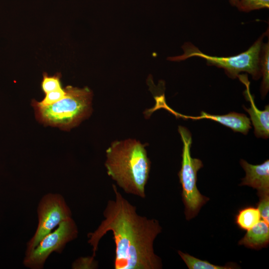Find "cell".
<instances>
[{"mask_svg":"<svg viewBox=\"0 0 269 269\" xmlns=\"http://www.w3.org/2000/svg\"><path fill=\"white\" fill-rule=\"evenodd\" d=\"M240 164L246 172L240 185H247L256 189L258 195L269 193V160L259 165H253L241 159Z\"/></svg>","mask_w":269,"mask_h":269,"instance_id":"obj_8","label":"cell"},{"mask_svg":"<svg viewBox=\"0 0 269 269\" xmlns=\"http://www.w3.org/2000/svg\"><path fill=\"white\" fill-rule=\"evenodd\" d=\"M178 253L189 269H231V266H220L213 265L208 261L201 260L180 251Z\"/></svg>","mask_w":269,"mask_h":269,"instance_id":"obj_14","label":"cell"},{"mask_svg":"<svg viewBox=\"0 0 269 269\" xmlns=\"http://www.w3.org/2000/svg\"><path fill=\"white\" fill-rule=\"evenodd\" d=\"M97 263L93 256L87 258H81L77 260L72 265L73 269H93L96 267Z\"/></svg>","mask_w":269,"mask_h":269,"instance_id":"obj_19","label":"cell"},{"mask_svg":"<svg viewBox=\"0 0 269 269\" xmlns=\"http://www.w3.org/2000/svg\"><path fill=\"white\" fill-rule=\"evenodd\" d=\"M66 94L58 102L40 107L32 105L41 123L68 131L78 125L92 112V92L88 88L65 87Z\"/></svg>","mask_w":269,"mask_h":269,"instance_id":"obj_3","label":"cell"},{"mask_svg":"<svg viewBox=\"0 0 269 269\" xmlns=\"http://www.w3.org/2000/svg\"><path fill=\"white\" fill-rule=\"evenodd\" d=\"M259 202L258 209L259 210L261 218L263 220L269 224V193L259 195Z\"/></svg>","mask_w":269,"mask_h":269,"instance_id":"obj_18","label":"cell"},{"mask_svg":"<svg viewBox=\"0 0 269 269\" xmlns=\"http://www.w3.org/2000/svg\"><path fill=\"white\" fill-rule=\"evenodd\" d=\"M107 174L127 193L144 198L150 169L145 145L135 139L113 142L106 150Z\"/></svg>","mask_w":269,"mask_h":269,"instance_id":"obj_2","label":"cell"},{"mask_svg":"<svg viewBox=\"0 0 269 269\" xmlns=\"http://www.w3.org/2000/svg\"><path fill=\"white\" fill-rule=\"evenodd\" d=\"M173 114L178 115L184 119L191 120L209 119L217 122L231 129L234 132H240L247 134L252 128L249 119L243 114L230 112L223 115H210L204 112H201L200 116H187L179 115L174 112Z\"/></svg>","mask_w":269,"mask_h":269,"instance_id":"obj_9","label":"cell"},{"mask_svg":"<svg viewBox=\"0 0 269 269\" xmlns=\"http://www.w3.org/2000/svg\"><path fill=\"white\" fill-rule=\"evenodd\" d=\"M261 220L258 208L247 207L240 210L236 217L238 226L244 230H249Z\"/></svg>","mask_w":269,"mask_h":269,"instance_id":"obj_12","label":"cell"},{"mask_svg":"<svg viewBox=\"0 0 269 269\" xmlns=\"http://www.w3.org/2000/svg\"><path fill=\"white\" fill-rule=\"evenodd\" d=\"M43 99L40 102L33 100L32 105H35L40 107H45L53 104L62 99L66 94V90L65 88H61L46 94Z\"/></svg>","mask_w":269,"mask_h":269,"instance_id":"obj_16","label":"cell"},{"mask_svg":"<svg viewBox=\"0 0 269 269\" xmlns=\"http://www.w3.org/2000/svg\"><path fill=\"white\" fill-rule=\"evenodd\" d=\"M260 64L261 76L263 80L261 87L262 98H264L269 90V42L262 44L260 55Z\"/></svg>","mask_w":269,"mask_h":269,"instance_id":"obj_13","label":"cell"},{"mask_svg":"<svg viewBox=\"0 0 269 269\" xmlns=\"http://www.w3.org/2000/svg\"><path fill=\"white\" fill-rule=\"evenodd\" d=\"M269 242V224L260 220L256 225L247 231L239 244L247 248L260 249L266 247Z\"/></svg>","mask_w":269,"mask_h":269,"instance_id":"obj_11","label":"cell"},{"mask_svg":"<svg viewBox=\"0 0 269 269\" xmlns=\"http://www.w3.org/2000/svg\"><path fill=\"white\" fill-rule=\"evenodd\" d=\"M241 81L246 86L247 90L245 92V96L250 102L251 107L243 108L249 113L251 120L254 127V133L257 137L268 138L269 136V107L267 105L265 110H260L256 107L254 98L252 97L249 90V82L245 79L243 76L240 77Z\"/></svg>","mask_w":269,"mask_h":269,"instance_id":"obj_10","label":"cell"},{"mask_svg":"<svg viewBox=\"0 0 269 269\" xmlns=\"http://www.w3.org/2000/svg\"><path fill=\"white\" fill-rule=\"evenodd\" d=\"M178 131L183 142L181 167L178 176L182 188L186 218L190 220L197 215L209 198L202 195L197 187V173L203 164L200 159L191 157V134L186 128L181 126Z\"/></svg>","mask_w":269,"mask_h":269,"instance_id":"obj_5","label":"cell"},{"mask_svg":"<svg viewBox=\"0 0 269 269\" xmlns=\"http://www.w3.org/2000/svg\"><path fill=\"white\" fill-rule=\"evenodd\" d=\"M239 0H229L230 3L233 6H236Z\"/></svg>","mask_w":269,"mask_h":269,"instance_id":"obj_20","label":"cell"},{"mask_svg":"<svg viewBox=\"0 0 269 269\" xmlns=\"http://www.w3.org/2000/svg\"><path fill=\"white\" fill-rule=\"evenodd\" d=\"M78 234L77 226L72 217L63 221L55 230L43 237L33 250L25 254L23 265L31 269H43L52 253H61L67 243L75 239Z\"/></svg>","mask_w":269,"mask_h":269,"instance_id":"obj_6","label":"cell"},{"mask_svg":"<svg viewBox=\"0 0 269 269\" xmlns=\"http://www.w3.org/2000/svg\"><path fill=\"white\" fill-rule=\"evenodd\" d=\"M61 74L57 73L55 75L49 76L47 73H44L41 82V89L45 94L61 89L62 88Z\"/></svg>","mask_w":269,"mask_h":269,"instance_id":"obj_15","label":"cell"},{"mask_svg":"<svg viewBox=\"0 0 269 269\" xmlns=\"http://www.w3.org/2000/svg\"><path fill=\"white\" fill-rule=\"evenodd\" d=\"M240 11L249 12L264 8H269V0H239L236 5Z\"/></svg>","mask_w":269,"mask_h":269,"instance_id":"obj_17","label":"cell"},{"mask_svg":"<svg viewBox=\"0 0 269 269\" xmlns=\"http://www.w3.org/2000/svg\"><path fill=\"white\" fill-rule=\"evenodd\" d=\"M112 188L115 198L108 201L104 220L88 234L92 256L95 257L102 238L111 231L116 247L114 269H161V260L153 249L154 241L162 229L158 221L138 215L136 207L122 195L116 185L113 184Z\"/></svg>","mask_w":269,"mask_h":269,"instance_id":"obj_1","label":"cell"},{"mask_svg":"<svg viewBox=\"0 0 269 269\" xmlns=\"http://www.w3.org/2000/svg\"><path fill=\"white\" fill-rule=\"evenodd\" d=\"M269 33V30L264 33L246 51L237 55L228 57H218L207 55L201 51L190 42L185 43L182 47L183 54L168 58L171 61H179L193 57L203 58L209 66H215L224 70L228 76L235 79L239 74L245 72L252 76L255 80L261 77L260 55L263 40Z\"/></svg>","mask_w":269,"mask_h":269,"instance_id":"obj_4","label":"cell"},{"mask_svg":"<svg viewBox=\"0 0 269 269\" xmlns=\"http://www.w3.org/2000/svg\"><path fill=\"white\" fill-rule=\"evenodd\" d=\"M38 223L36 231L27 244L25 254L29 253L40 240L63 221L72 216L70 209L63 197L57 193L43 196L37 207Z\"/></svg>","mask_w":269,"mask_h":269,"instance_id":"obj_7","label":"cell"}]
</instances>
